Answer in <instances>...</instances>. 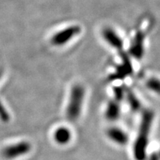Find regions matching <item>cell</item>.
Listing matches in <instances>:
<instances>
[{
    "instance_id": "obj_7",
    "label": "cell",
    "mask_w": 160,
    "mask_h": 160,
    "mask_svg": "<svg viewBox=\"0 0 160 160\" xmlns=\"http://www.w3.org/2000/svg\"><path fill=\"white\" fill-rule=\"evenodd\" d=\"M133 72L132 64L131 60L128 59V56L123 54L122 62L117 67L116 72L111 76L112 79H121L126 78L128 76L131 75Z\"/></svg>"
},
{
    "instance_id": "obj_10",
    "label": "cell",
    "mask_w": 160,
    "mask_h": 160,
    "mask_svg": "<svg viewBox=\"0 0 160 160\" xmlns=\"http://www.w3.org/2000/svg\"><path fill=\"white\" fill-rule=\"evenodd\" d=\"M72 139V133L69 128L61 126L53 133V139L58 145H65L68 144Z\"/></svg>"
},
{
    "instance_id": "obj_15",
    "label": "cell",
    "mask_w": 160,
    "mask_h": 160,
    "mask_svg": "<svg viewBox=\"0 0 160 160\" xmlns=\"http://www.w3.org/2000/svg\"><path fill=\"white\" fill-rule=\"evenodd\" d=\"M159 153H153L150 157V160H159Z\"/></svg>"
},
{
    "instance_id": "obj_9",
    "label": "cell",
    "mask_w": 160,
    "mask_h": 160,
    "mask_svg": "<svg viewBox=\"0 0 160 160\" xmlns=\"http://www.w3.org/2000/svg\"><path fill=\"white\" fill-rule=\"evenodd\" d=\"M105 116L106 119L110 122H115L121 116V105L120 102L115 99L110 101L106 107Z\"/></svg>"
},
{
    "instance_id": "obj_11",
    "label": "cell",
    "mask_w": 160,
    "mask_h": 160,
    "mask_svg": "<svg viewBox=\"0 0 160 160\" xmlns=\"http://www.w3.org/2000/svg\"><path fill=\"white\" fill-rule=\"evenodd\" d=\"M125 98L127 100L130 108L133 112H139L142 109V103L137 96L131 90H125Z\"/></svg>"
},
{
    "instance_id": "obj_2",
    "label": "cell",
    "mask_w": 160,
    "mask_h": 160,
    "mask_svg": "<svg viewBox=\"0 0 160 160\" xmlns=\"http://www.w3.org/2000/svg\"><path fill=\"white\" fill-rule=\"evenodd\" d=\"M85 97V88L81 85L77 84L72 87L66 108V117L70 122H75L79 118Z\"/></svg>"
},
{
    "instance_id": "obj_4",
    "label": "cell",
    "mask_w": 160,
    "mask_h": 160,
    "mask_svg": "<svg viewBox=\"0 0 160 160\" xmlns=\"http://www.w3.org/2000/svg\"><path fill=\"white\" fill-rule=\"evenodd\" d=\"M31 150V145L28 142L22 141L6 146L2 151V155L6 159H14L23 157Z\"/></svg>"
},
{
    "instance_id": "obj_1",
    "label": "cell",
    "mask_w": 160,
    "mask_h": 160,
    "mask_svg": "<svg viewBox=\"0 0 160 160\" xmlns=\"http://www.w3.org/2000/svg\"><path fill=\"white\" fill-rule=\"evenodd\" d=\"M154 113L151 110H144L140 119L139 132L133 144V154L135 160H145L147 157V148Z\"/></svg>"
},
{
    "instance_id": "obj_14",
    "label": "cell",
    "mask_w": 160,
    "mask_h": 160,
    "mask_svg": "<svg viewBox=\"0 0 160 160\" xmlns=\"http://www.w3.org/2000/svg\"><path fill=\"white\" fill-rule=\"evenodd\" d=\"M10 114L8 111L5 108V106L0 101V119L3 122H8L10 121Z\"/></svg>"
},
{
    "instance_id": "obj_6",
    "label": "cell",
    "mask_w": 160,
    "mask_h": 160,
    "mask_svg": "<svg viewBox=\"0 0 160 160\" xmlns=\"http://www.w3.org/2000/svg\"><path fill=\"white\" fill-rule=\"evenodd\" d=\"M107 137L111 141L120 146L126 145L129 141L127 133L118 127H111L108 129Z\"/></svg>"
},
{
    "instance_id": "obj_13",
    "label": "cell",
    "mask_w": 160,
    "mask_h": 160,
    "mask_svg": "<svg viewBox=\"0 0 160 160\" xmlns=\"http://www.w3.org/2000/svg\"><path fill=\"white\" fill-rule=\"evenodd\" d=\"M113 93H114V97L116 101L121 102L122 100L125 99V90L122 87H115L113 89Z\"/></svg>"
},
{
    "instance_id": "obj_12",
    "label": "cell",
    "mask_w": 160,
    "mask_h": 160,
    "mask_svg": "<svg viewBox=\"0 0 160 160\" xmlns=\"http://www.w3.org/2000/svg\"><path fill=\"white\" fill-rule=\"evenodd\" d=\"M146 86L150 91L158 93L160 88L159 80L156 77H152L148 80L147 82H146Z\"/></svg>"
},
{
    "instance_id": "obj_8",
    "label": "cell",
    "mask_w": 160,
    "mask_h": 160,
    "mask_svg": "<svg viewBox=\"0 0 160 160\" xmlns=\"http://www.w3.org/2000/svg\"><path fill=\"white\" fill-rule=\"evenodd\" d=\"M144 37L143 33H138L130 47V54L137 59H140L144 55Z\"/></svg>"
},
{
    "instance_id": "obj_3",
    "label": "cell",
    "mask_w": 160,
    "mask_h": 160,
    "mask_svg": "<svg viewBox=\"0 0 160 160\" xmlns=\"http://www.w3.org/2000/svg\"><path fill=\"white\" fill-rule=\"evenodd\" d=\"M81 33V28L79 25H73L67 26L52 36L51 43L56 47H62L69 43L72 39Z\"/></svg>"
},
{
    "instance_id": "obj_5",
    "label": "cell",
    "mask_w": 160,
    "mask_h": 160,
    "mask_svg": "<svg viewBox=\"0 0 160 160\" xmlns=\"http://www.w3.org/2000/svg\"><path fill=\"white\" fill-rule=\"evenodd\" d=\"M102 36L105 42L113 48L118 51H121L123 48L124 42L122 39L119 33L112 28L107 27L104 28L102 32Z\"/></svg>"
}]
</instances>
